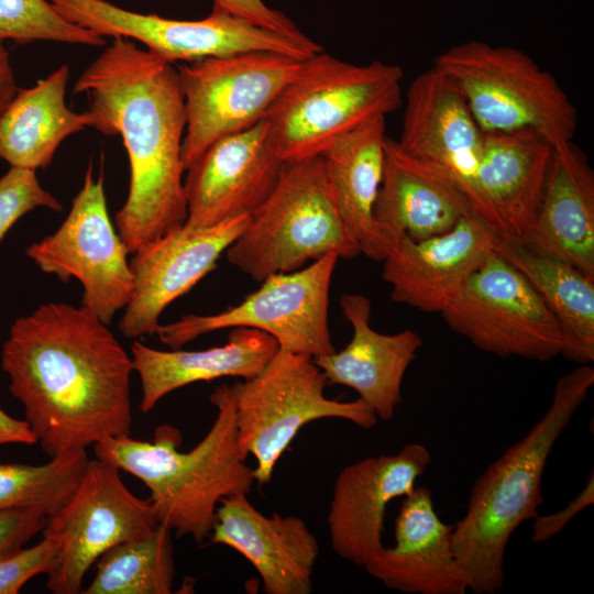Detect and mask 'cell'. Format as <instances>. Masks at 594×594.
<instances>
[{
    "label": "cell",
    "mask_w": 594,
    "mask_h": 594,
    "mask_svg": "<svg viewBox=\"0 0 594 594\" xmlns=\"http://www.w3.org/2000/svg\"><path fill=\"white\" fill-rule=\"evenodd\" d=\"M494 251L531 284L560 324L561 353L580 365L594 361V278L563 261L498 238Z\"/></svg>",
    "instance_id": "obj_29"
},
{
    "label": "cell",
    "mask_w": 594,
    "mask_h": 594,
    "mask_svg": "<svg viewBox=\"0 0 594 594\" xmlns=\"http://www.w3.org/2000/svg\"><path fill=\"white\" fill-rule=\"evenodd\" d=\"M172 530L160 524L151 535L124 541L96 561L85 594H169L175 579Z\"/></svg>",
    "instance_id": "obj_30"
},
{
    "label": "cell",
    "mask_w": 594,
    "mask_h": 594,
    "mask_svg": "<svg viewBox=\"0 0 594 594\" xmlns=\"http://www.w3.org/2000/svg\"><path fill=\"white\" fill-rule=\"evenodd\" d=\"M553 146L532 129L484 133L475 175V216L520 242L538 213Z\"/></svg>",
    "instance_id": "obj_22"
},
{
    "label": "cell",
    "mask_w": 594,
    "mask_h": 594,
    "mask_svg": "<svg viewBox=\"0 0 594 594\" xmlns=\"http://www.w3.org/2000/svg\"><path fill=\"white\" fill-rule=\"evenodd\" d=\"M452 531L436 512L432 491L415 486L395 519V544L384 546L363 568L403 593L465 594L469 576L455 558Z\"/></svg>",
    "instance_id": "obj_23"
},
{
    "label": "cell",
    "mask_w": 594,
    "mask_h": 594,
    "mask_svg": "<svg viewBox=\"0 0 594 594\" xmlns=\"http://www.w3.org/2000/svg\"><path fill=\"white\" fill-rule=\"evenodd\" d=\"M339 256L330 253L305 268L275 274L240 304L212 315H186L160 324L156 334L172 350L227 328L271 334L280 349L312 359L336 351L328 326L330 284Z\"/></svg>",
    "instance_id": "obj_11"
},
{
    "label": "cell",
    "mask_w": 594,
    "mask_h": 594,
    "mask_svg": "<svg viewBox=\"0 0 594 594\" xmlns=\"http://www.w3.org/2000/svg\"><path fill=\"white\" fill-rule=\"evenodd\" d=\"M11 443L31 446L36 438L25 420L11 417L0 407V446Z\"/></svg>",
    "instance_id": "obj_38"
},
{
    "label": "cell",
    "mask_w": 594,
    "mask_h": 594,
    "mask_svg": "<svg viewBox=\"0 0 594 594\" xmlns=\"http://www.w3.org/2000/svg\"><path fill=\"white\" fill-rule=\"evenodd\" d=\"M593 503L594 476L592 474L583 490L563 509L547 515L538 514L532 519L531 541L542 543L556 537L573 517Z\"/></svg>",
    "instance_id": "obj_37"
},
{
    "label": "cell",
    "mask_w": 594,
    "mask_h": 594,
    "mask_svg": "<svg viewBox=\"0 0 594 594\" xmlns=\"http://www.w3.org/2000/svg\"><path fill=\"white\" fill-rule=\"evenodd\" d=\"M552 146L538 213L518 243L594 278V174L571 141Z\"/></svg>",
    "instance_id": "obj_25"
},
{
    "label": "cell",
    "mask_w": 594,
    "mask_h": 594,
    "mask_svg": "<svg viewBox=\"0 0 594 594\" xmlns=\"http://www.w3.org/2000/svg\"><path fill=\"white\" fill-rule=\"evenodd\" d=\"M119 471L97 458L89 460L72 496L46 517L42 536L59 547L56 566L46 581L52 593H80L85 575L101 554L158 527L150 498L132 494Z\"/></svg>",
    "instance_id": "obj_13"
},
{
    "label": "cell",
    "mask_w": 594,
    "mask_h": 594,
    "mask_svg": "<svg viewBox=\"0 0 594 594\" xmlns=\"http://www.w3.org/2000/svg\"><path fill=\"white\" fill-rule=\"evenodd\" d=\"M226 253L231 265L258 283L330 253L361 254L337 209L323 156L285 163L274 189Z\"/></svg>",
    "instance_id": "obj_6"
},
{
    "label": "cell",
    "mask_w": 594,
    "mask_h": 594,
    "mask_svg": "<svg viewBox=\"0 0 594 594\" xmlns=\"http://www.w3.org/2000/svg\"><path fill=\"white\" fill-rule=\"evenodd\" d=\"M74 92L88 95L92 128L123 140L130 187L114 222L134 254L187 219L182 163L186 113L177 68L118 36L84 70Z\"/></svg>",
    "instance_id": "obj_2"
},
{
    "label": "cell",
    "mask_w": 594,
    "mask_h": 594,
    "mask_svg": "<svg viewBox=\"0 0 594 594\" xmlns=\"http://www.w3.org/2000/svg\"><path fill=\"white\" fill-rule=\"evenodd\" d=\"M216 418L200 442L179 451V430L162 425L153 441L130 436L108 438L94 446L97 459L138 477L150 490L160 524L175 537L204 543L211 532L217 508L229 496L249 495L254 469L238 446L232 385L218 386L209 397Z\"/></svg>",
    "instance_id": "obj_3"
},
{
    "label": "cell",
    "mask_w": 594,
    "mask_h": 594,
    "mask_svg": "<svg viewBox=\"0 0 594 594\" xmlns=\"http://www.w3.org/2000/svg\"><path fill=\"white\" fill-rule=\"evenodd\" d=\"M279 349L268 333L233 328L228 342L198 351H161L134 341L131 356L142 385L140 409L146 414L169 393L196 382L257 375Z\"/></svg>",
    "instance_id": "obj_26"
},
{
    "label": "cell",
    "mask_w": 594,
    "mask_h": 594,
    "mask_svg": "<svg viewBox=\"0 0 594 594\" xmlns=\"http://www.w3.org/2000/svg\"><path fill=\"white\" fill-rule=\"evenodd\" d=\"M68 79L64 64L35 86L19 88L0 116V158L11 167L45 168L66 138L92 128L89 111L76 113L66 106Z\"/></svg>",
    "instance_id": "obj_27"
},
{
    "label": "cell",
    "mask_w": 594,
    "mask_h": 594,
    "mask_svg": "<svg viewBox=\"0 0 594 594\" xmlns=\"http://www.w3.org/2000/svg\"><path fill=\"white\" fill-rule=\"evenodd\" d=\"M19 87L10 64L9 53L0 40V116L15 97Z\"/></svg>",
    "instance_id": "obj_39"
},
{
    "label": "cell",
    "mask_w": 594,
    "mask_h": 594,
    "mask_svg": "<svg viewBox=\"0 0 594 594\" xmlns=\"http://www.w3.org/2000/svg\"><path fill=\"white\" fill-rule=\"evenodd\" d=\"M1 366L50 458L131 436L132 356L85 306L47 302L18 318Z\"/></svg>",
    "instance_id": "obj_1"
},
{
    "label": "cell",
    "mask_w": 594,
    "mask_h": 594,
    "mask_svg": "<svg viewBox=\"0 0 594 594\" xmlns=\"http://www.w3.org/2000/svg\"><path fill=\"white\" fill-rule=\"evenodd\" d=\"M46 515L33 508L0 510V558L24 547L42 532Z\"/></svg>",
    "instance_id": "obj_35"
},
{
    "label": "cell",
    "mask_w": 594,
    "mask_h": 594,
    "mask_svg": "<svg viewBox=\"0 0 594 594\" xmlns=\"http://www.w3.org/2000/svg\"><path fill=\"white\" fill-rule=\"evenodd\" d=\"M89 460L84 449L57 454L40 465L0 462V510L33 508L47 517L72 496Z\"/></svg>",
    "instance_id": "obj_31"
},
{
    "label": "cell",
    "mask_w": 594,
    "mask_h": 594,
    "mask_svg": "<svg viewBox=\"0 0 594 594\" xmlns=\"http://www.w3.org/2000/svg\"><path fill=\"white\" fill-rule=\"evenodd\" d=\"M38 207L63 210L58 199L40 185L35 170L11 167L0 178V241L20 218Z\"/></svg>",
    "instance_id": "obj_33"
},
{
    "label": "cell",
    "mask_w": 594,
    "mask_h": 594,
    "mask_svg": "<svg viewBox=\"0 0 594 594\" xmlns=\"http://www.w3.org/2000/svg\"><path fill=\"white\" fill-rule=\"evenodd\" d=\"M430 462L429 450L411 442L395 454L369 457L344 466L334 481L327 517L333 551L364 566L384 547L387 505L409 494Z\"/></svg>",
    "instance_id": "obj_17"
},
{
    "label": "cell",
    "mask_w": 594,
    "mask_h": 594,
    "mask_svg": "<svg viewBox=\"0 0 594 594\" xmlns=\"http://www.w3.org/2000/svg\"><path fill=\"white\" fill-rule=\"evenodd\" d=\"M48 1L68 22L102 37L136 40L170 63L256 51L306 59L323 51L308 36L290 37L217 7L205 19L190 21L133 12L106 0Z\"/></svg>",
    "instance_id": "obj_10"
},
{
    "label": "cell",
    "mask_w": 594,
    "mask_h": 594,
    "mask_svg": "<svg viewBox=\"0 0 594 594\" xmlns=\"http://www.w3.org/2000/svg\"><path fill=\"white\" fill-rule=\"evenodd\" d=\"M397 65H354L323 51L304 62L265 114L273 145L285 162L322 155L339 139L402 105Z\"/></svg>",
    "instance_id": "obj_5"
},
{
    "label": "cell",
    "mask_w": 594,
    "mask_h": 594,
    "mask_svg": "<svg viewBox=\"0 0 594 594\" xmlns=\"http://www.w3.org/2000/svg\"><path fill=\"white\" fill-rule=\"evenodd\" d=\"M471 213L466 196L447 172L385 138L383 177L373 210L384 258L403 238L421 241L440 235Z\"/></svg>",
    "instance_id": "obj_21"
},
{
    "label": "cell",
    "mask_w": 594,
    "mask_h": 594,
    "mask_svg": "<svg viewBox=\"0 0 594 594\" xmlns=\"http://www.w3.org/2000/svg\"><path fill=\"white\" fill-rule=\"evenodd\" d=\"M385 117L339 139L323 154L326 173L340 217L361 254L383 261L373 217L384 168Z\"/></svg>",
    "instance_id": "obj_28"
},
{
    "label": "cell",
    "mask_w": 594,
    "mask_h": 594,
    "mask_svg": "<svg viewBox=\"0 0 594 594\" xmlns=\"http://www.w3.org/2000/svg\"><path fill=\"white\" fill-rule=\"evenodd\" d=\"M59 547L43 537L31 547L19 548L0 558V594H16L32 578L52 573L56 566Z\"/></svg>",
    "instance_id": "obj_34"
},
{
    "label": "cell",
    "mask_w": 594,
    "mask_h": 594,
    "mask_svg": "<svg viewBox=\"0 0 594 594\" xmlns=\"http://www.w3.org/2000/svg\"><path fill=\"white\" fill-rule=\"evenodd\" d=\"M0 40L101 46L102 36L65 20L48 0H0Z\"/></svg>",
    "instance_id": "obj_32"
},
{
    "label": "cell",
    "mask_w": 594,
    "mask_h": 594,
    "mask_svg": "<svg viewBox=\"0 0 594 594\" xmlns=\"http://www.w3.org/2000/svg\"><path fill=\"white\" fill-rule=\"evenodd\" d=\"M327 385L311 356L280 348L257 375L232 385L239 451L245 460L255 458V483L272 480L283 453L310 422L338 418L365 430L376 426L378 418L367 404L327 398Z\"/></svg>",
    "instance_id": "obj_8"
},
{
    "label": "cell",
    "mask_w": 594,
    "mask_h": 594,
    "mask_svg": "<svg viewBox=\"0 0 594 594\" xmlns=\"http://www.w3.org/2000/svg\"><path fill=\"white\" fill-rule=\"evenodd\" d=\"M249 220L243 215L205 228L183 224L134 253L133 292L119 323L122 336L155 333L163 310L217 268Z\"/></svg>",
    "instance_id": "obj_16"
},
{
    "label": "cell",
    "mask_w": 594,
    "mask_h": 594,
    "mask_svg": "<svg viewBox=\"0 0 594 594\" xmlns=\"http://www.w3.org/2000/svg\"><path fill=\"white\" fill-rule=\"evenodd\" d=\"M284 165L265 117L246 130L217 140L185 170L184 224L205 228L251 215L270 196Z\"/></svg>",
    "instance_id": "obj_15"
},
{
    "label": "cell",
    "mask_w": 594,
    "mask_h": 594,
    "mask_svg": "<svg viewBox=\"0 0 594 594\" xmlns=\"http://www.w3.org/2000/svg\"><path fill=\"white\" fill-rule=\"evenodd\" d=\"M408 154L447 172L475 215V175L484 133L453 81L432 66L409 85L400 138Z\"/></svg>",
    "instance_id": "obj_18"
},
{
    "label": "cell",
    "mask_w": 594,
    "mask_h": 594,
    "mask_svg": "<svg viewBox=\"0 0 594 594\" xmlns=\"http://www.w3.org/2000/svg\"><path fill=\"white\" fill-rule=\"evenodd\" d=\"M340 305L352 326V338L343 350L312 360L328 385L354 389L378 419L391 420L402 402L405 374L422 339L410 329L393 334L375 331L370 324L371 301L364 295L345 294Z\"/></svg>",
    "instance_id": "obj_24"
},
{
    "label": "cell",
    "mask_w": 594,
    "mask_h": 594,
    "mask_svg": "<svg viewBox=\"0 0 594 594\" xmlns=\"http://www.w3.org/2000/svg\"><path fill=\"white\" fill-rule=\"evenodd\" d=\"M433 66L461 91L483 133L532 129L552 145L572 141L575 107L522 51L473 40L448 48Z\"/></svg>",
    "instance_id": "obj_7"
},
{
    "label": "cell",
    "mask_w": 594,
    "mask_h": 594,
    "mask_svg": "<svg viewBox=\"0 0 594 594\" xmlns=\"http://www.w3.org/2000/svg\"><path fill=\"white\" fill-rule=\"evenodd\" d=\"M223 544L258 573L266 594H309L319 542L297 516L262 514L245 494L223 498L206 546Z\"/></svg>",
    "instance_id": "obj_20"
},
{
    "label": "cell",
    "mask_w": 594,
    "mask_h": 594,
    "mask_svg": "<svg viewBox=\"0 0 594 594\" xmlns=\"http://www.w3.org/2000/svg\"><path fill=\"white\" fill-rule=\"evenodd\" d=\"M128 254L108 213L103 164L97 179L89 164L84 185L56 232L26 249L42 272L64 283L78 279L84 288L81 305L108 326L132 296Z\"/></svg>",
    "instance_id": "obj_14"
},
{
    "label": "cell",
    "mask_w": 594,
    "mask_h": 594,
    "mask_svg": "<svg viewBox=\"0 0 594 594\" xmlns=\"http://www.w3.org/2000/svg\"><path fill=\"white\" fill-rule=\"evenodd\" d=\"M479 350L547 362L561 354L559 322L527 278L494 250L441 312Z\"/></svg>",
    "instance_id": "obj_12"
},
{
    "label": "cell",
    "mask_w": 594,
    "mask_h": 594,
    "mask_svg": "<svg viewBox=\"0 0 594 594\" xmlns=\"http://www.w3.org/2000/svg\"><path fill=\"white\" fill-rule=\"evenodd\" d=\"M213 7L274 32L295 38L306 37L288 16L263 0H213Z\"/></svg>",
    "instance_id": "obj_36"
},
{
    "label": "cell",
    "mask_w": 594,
    "mask_h": 594,
    "mask_svg": "<svg viewBox=\"0 0 594 594\" xmlns=\"http://www.w3.org/2000/svg\"><path fill=\"white\" fill-rule=\"evenodd\" d=\"M593 384L594 369L588 364L562 375L542 417L475 481L465 515L452 531L455 558L473 593L495 594L503 588L509 539L538 515L549 455Z\"/></svg>",
    "instance_id": "obj_4"
},
{
    "label": "cell",
    "mask_w": 594,
    "mask_h": 594,
    "mask_svg": "<svg viewBox=\"0 0 594 594\" xmlns=\"http://www.w3.org/2000/svg\"><path fill=\"white\" fill-rule=\"evenodd\" d=\"M306 59L256 51L178 66L186 113L184 169L217 140L260 122Z\"/></svg>",
    "instance_id": "obj_9"
},
{
    "label": "cell",
    "mask_w": 594,
    "mask_h": 594,
    "mask_svg": "<svg viewBox=\"0 0 594 594\" xmlns=\"http://www.w3.org/2000/svg\"><path fill=\"white\" fill-rule=\"evenodd\" d=\"M499 237L475 215L448 232L421 241L403 238L382 261L392 299L441 314L494 250Z\"/></svg>",
    "instance_id": "obj_19"
}]
</instances>
